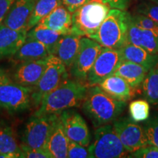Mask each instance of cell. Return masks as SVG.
Wrapping results in <instances>:
<instances>
[{"label":"cell","mask_w":158,"mask_h":158,"mask_svg":"<svg viewBox=\"0 0 158 158\" xmlns=\"http://www.w3.org/2000/svg\"><path fill=\"white\" fill-rule=\"evenodd\" d=\"M27 30H15L0 24V59L11 57L27 39Z\"/></svg>","instance_id":"obj_16"},{"label":"cell","mask_w":158,"mask_h":158,"mask_svg":"<svg viewBox=\"0 0 158 158\" xmlns=\"http://www.w3.org/2000/svg\"><path fill=\"white\" fill-rule=\"evenodd\" d=\"M88 86L76 79H65L43 98L34 114H59L64 110L78 107L86 97Z\"/></svg>","instance_id":"obj_2"},{"label":"cell","mask_w":158,"mask_h":158,"mask_svg":"<svg viewBox=\"0 0 158 158\" xmlns=\"http://www.w3.org/2000/svg\"><path fill=\"white\" fill-rule=\"evenodd\" d=\"M49 54L48 48L42 43L34 40L26 39L23 45L10 58L13 62L19 64L27 61L45 58Z\"/></svg>","instance_id":"obj_21"},{"label":"cell","mask_w":158,"mask_h":158,"mask_svg":"<svg viewBox=\"0 0 158 158\" xmlns=\"http://www.w3.org/2000/svg\"><path fill=\"white\" fill-rule=\"evenodd\" d=\"M72 13L65 6L61 5L41 19L37 24L62 35L69 34L72 27Z\"/></svg>","instance_id":"obj_17"},{"label":"cell","mask_w":158,"mask_h":158,"mask_svg":"<svg viewBox=\"0 0 158 158\" xmlns=\"http://www.w3.org/2000/svg\"><path fill=\"white\" fill-rule=\"evenodd\" d=\"M47 57L36 60L19 63L11 78L18 84L26 87L33 88L44 72Z\"/></svg>","instance_id":"obj_13"},{"label":"cell","mask_w":158,"mask_h":158,"mask_svg":"<svg viewBox=\"0 0 158 158\" xmlns=\"http://www.w3.org/2000/svg\"><path fill=\"white\" fill-rule=\"evenodd\" d=\"M68 142L59 114H57L45 143V150L51 158L68 157Z\"/></svg>","instance_id":"obj_15"},{"label":"cell","mask_w":158,"mask_h":158,"mask_svg":"<svg viewBox=\"0 0 158 158\" xmlns=\"http://www.w3.org/2000/svg\"><path fill=\"white\" fill-rule=\"evenodd\" d=\"M122 62L119 49L102 47L86 78L89 86L100 84L108 76L114 74Z\"/></svg>","instance_id":"obj_10"},{"label":"cell","mask_w":158,"mask_h":158,"mask_svg":"<svg viewBox=\"0 0 158 158\" xmlns=\"http://www.w3.org/2000/svg\"><path fill=\"white\" fill-rule=\"evenodd\" d=\"M143 95L146 100L152 105H158V70L155 68L148 71L142 83Z\"/></svg>","instance_id":"obj_27"},{"label":"cell","mask_w":158,"mask_h":158,"mask_svg":"<svg viewBox=\"0 0 158 158\" xmlns=\"http://www.w3.org/2000/svg\"><path fill=\"white\" fill-rule=\"evenodd\" d=\"M143 128L149 145L158 147V114L146 120Z\"/></svg>","instance_id":"obj_29"},{"label":"cell","mask_w":158,"mask_h":158,"mask_svg":"<svg viewBox=\"0 0 158 158\" xmlns=\"http://www.w3.org/2000/svg\"><path fill=\"white\" fill-rule=\"evenodd\" d=\"M149 105L147 100H136L129 105V112L134 122H144L149 117Z\"/></svg>","instance_id":"obj_28"},{"label":"cell","mask_w":158,"mask_h":158,"mask_svg":"<svg viewBox=\"0 0 158 158\" xmlns=\"http://www.w3.org/2000/svg\"><path fill=\"white\" fill-rule=\"evenodd\" d=\"M68 78V68L65 64L55 55L49 54L44 72L32 88V104L38 107L43 98Z\"/></svg>","instance_id":"obj_6"},{"label":"cell","mask_w":158,"mask_h":158,"mask_svg":"<svg viewBox=\"0 0 158 158\" xmlns=\"http://www.w3.org/2000/svg\"><path fill=\"white\" fill-rule=\"evenodd\" d=\"M98 86L110 96L124 102L130 100L133 94V89L124 78L115 74L108 76Z\"/></svg>","instance_id":"obj_23"},{"label":"cell","mask_w":158,"mask_h":158,"mask_svg":"<svg viewBox=\"0 0 158 158\" xmlns=\"http://www.w3.org/2000/svg\"><path fill=\"white\" fill-rule=\"evenodd\" d=\"M130 14L125 10L110 9L98 31L89 37L104 48H121L127 42Z\"/></svg>","instance_id":"obj_3"},{"label":"cell","mask_w":158,"mask_h":158,"mask_svg":"<svg viewBox=\"0 0 158 158\" xmlns=\"http://www.w3.org/2000/svg\"><path fill=\"white\" fill-rule=\"evenodd\" d=\"M68 157L86 158L89 157V152L86 147L81 145L76 142L69 140L68 147Z\"/></svg>","instance_id":"obj_32"},{"label":"cell","mask_w":158,"mask_h":158,"mask_svg":"<svg viewBox=\"0 0 158 158\" xmlns=\"http://www.w3.org/2000/svg\"><path fill=\"white\" fill-rule=\"evenodd\" d=\"M36 1L15 0L6 15L2 22L3 24L15 30H27L29 19L32 13Z\"/></svg>","instance_id":"obj_14"},{"label":"cell","mask_w":158,"mask_h":158,"mask_svg":"<svg viewBox=\"0 0 158 158\" xmlns=\"http://www.w3.org/2000/svg\"><path fill=\"white\" fill-rule=\"evenodd\" d=\"M148 71L140 64L122 61L114 74L124 78L133 89H136L143 83Z\"/></svg>","instance_id":"obj_24"},{"label":"cell","mask_w":158,"mask_h":158,"mask_svg":"<svg viewBox=\"0 0 158 158\" xmlns=\"http://www.w3.org/2000/svg\"><path fill=\"white\" fill-rule=\"evenodd\" d=\"M145 15L158 23V5L149 1H143L135 6V13Z\"/></svg>","instance_id":"obj_30"},{"label":"cell","mask_w":158,"mask_h":158,"mask_svg":"<svg viewBox=\"0 0 158 158\" xmlns=\"http://www.w3.org/2000/svg\"><path fill=\"white\" fill-rule=\"evenodd\" d=\"M125 107L126 102L113 98L98 85L88 86L82 102L83 111L96 128L114 122Z\"/></svg>","instance_id":"obj_1"},{"label":"cell","mask_w":158,"mask_h":158,"mask_svg":"<svg viewBox=\"0 0 158 158\" xmlns=\"http://www.w3.org/2000/svg\"><path fill=\"white\" fill-rule=\"evenodd\" d=\"M65 134L70 141L89 147L91 133L84 118L74 110L67 109L59 114Z\"/></svg>","instance_id":"obj_12"},{"label":"cell","mask_w":158,"mask_h":158,"mask_svg":"<svg viewBox=\"0 0 158 158\" xmlns=\"http://www.w3.org/2000/svg\"><path fill=\"white\" fill-rule=\"evenodd\" d=\"M119 51L121 53L122 61L140 64L147 70L155 68L158 64V54H152L128 41L119 48Z\"/></svg>","instance_id":"obj_18"},{"label":"cell","mask_w":158,"mask_h":158,"mask_svg":"<svg viewBox=\"0 0 158 158\" xmlns=\"http://www.w3.org/2000/svg\"><path fill=\"white\" fill-rule=\"evenodd\" d=\"M155 67H156V68H157V70H158V64H157V65H156Z\"/></svg>","instance_id":"obj_39"},{"label":"cell","mask_w":158,"mask_h":158,"mask_svg":"<svg viewBox=\"0 0 158 158\" xmlns=\"http://www.w3.org/2000/svg\"><path fill=\"white\" fill-rule=\"evenodd\" d=\"M0 158H21V152L13 128L0 122Z\"/></svg>","instance_id":"obj_22"},{"label":"cell","mask_w":158,"mask_h":158,"mask_svg":"<svg viewBox=\"0 0 158 158\" xmlns=\"http://www.w3.org/2000/svg\"><path fill=\"white\" fill-rule=\"evenodd\" d=\"M62 35L58 31L37 24L27 31V39L42 43L48 48L49 54H52L57 42Z\"/></svg>","instance_id":"obj_25"},{"label":"cell","mask_w":158,"mask_h":158,"mask_svg":"<svg viewBox=\"0 0 158 158\" xmlns=\"http://www.w3.org/2000/svg\"><path fill=\"white\" fill-rule=\"evenodd\" d=\"M127 41L145 49L152 54H158V36L152 31L136 26L130 19V14Z\"/></svg>","instance_id":"obj_20"},{"label":"cell","mask_w":158,"mask_h":158,"mask_svg":"<svg viewBox=\"0 0 158 158\" xmlns=\"http://www.w3.org/2000/svg\"><path fill=\"white\" fill-rule=\"evenodd\" d=\"M130 19L136 26L140 28L150 31L158 36V23L145 15L133 13L130 14Z\"/></svg>","instance_id":"obj_31"},{"label":"cell","mask_w":158,"mask_h":158,"mask_svg":"<svg viewBox=\"0 0 158 158\" xmlns=\"http://www.w3.org/2000/svg\"><path fill=\"white\" fill-rule=\"evenodd\" d=\"M102 46L89 37H81L80 46L73 62L69 69L70 76L86 84V78Z\"/></svg>","instance_id":"obj_8"},{"label":"cell","mask_w":158,"mask_h":158,"mask_svg":"<svg viewBox=\"0 0 158 158\" xmlns=\"http://www.w3.org/2000/svg\"><path fill=\"white\" fill-rule=\"evenodd\" d=\"M128 157L135 158H158V147L149 144L130 153Z\"/></svg>","instance_id":"obj_34"},{"label":"cell","mask_w":158,"mask_h":158,"mask_svg":"<svg viewBox=\"0 0 158 158\" xmlns=\"http://www.w3.org/2000/svg\"><path fill=\"white\" fill-rule=\"evenodd\" d=\"M113 127L127 152L132 153L149 145L143 127L133 119L121 118L114 122Z\"/></svg>","instance_id":"obj_11"},{"label":"cell","mask_w":158,"mask_h":158,"mask_svg":"<svg viewBox=\"0 0 158 158\" xmlns=\"http://www.w3.org/2000/svg\"><path fill=\"white\" fill-rule=\"evenodd\" d=\"M32 88L21 86L0 68V108L9 113H19L32 106Z\"/></svg>","instance_id":"obj_5"},{"label":"cell","mask_w":158,"mask_h":158,"mask_svg":"<svg viewBox=\"0 0 158 158\" xmlns=\"http://www.w3.org/2000/svg\"><path fill=\"white\" fill-rule=\"evenodd\" d=\"M57 114H34L26 124L22 135L23 144L35 149H45L54 118Z\"/></svg>","instance_id":"obj_9"},{"label":"cell","mask_w":158,"mask_h":158,"mask_svg":"<svg viewBox=\"0 0 158 158\" xmlns=\"http://www.w3.org/2000/svg\"><path fill=\"white\" fill-rule=\"evenodd\" d=\"M149 1L152 2L157 4V5H158V0H149Z\"/></svg>","instance_id":"obj_38"},{"label":"cell","mask_w":158,"mask_h":158,"mask_svg":"<svg viewBox=\"0 0 158 158\" xmlns=\"http://www.w3.org/2000/svg\"><path fill=\"white\" fill-rule=\"evenodd\" d=\"M110 7L100 0H89L72 13L71 32L80 37H89L98 31Z\"/></svg>","instance_id":"obj_4"},{"label":"cell","mask_w":158,"mask_h":158,"mask_svg":"<svg viewBox=\"0 0 158 158\" xmlns=\"http://www.w3.org/2000/svg\"><path fill=\"white\" fill-rule=\"evenodd\" d=\"M15 1V0H0V24L2 23L6 15Z\"/></svg>","instance_id":"obj_36"},{"label":"cell","mask_w":158,"mask_h":158,"mask_svg":"<svg viewBox=\"0 0 158 158\" xmlns=\"http://www.w3.org/2000/svg\"><path fill=\"white\" fill-rule=\"evenodd\" d=\"M108 5L110 8L126 10L130 5V0H100Z\"/></svg>","instance_id":"obj_35"},{"label":"cell","mask_w":158,"mask_h":158,"mask_svg":"<svg viewBox=\"0 0 158 158\" xmlns=\"http://www.w3.org/2000/svg\"><path fill=\"white\" fill-rule=\"evenodd\" d=\"M81 38V37L73 33L63 35L53 51L52 54L58 57L68 69H70L76 58L80 46Z\"/></svg>","instance_id":"obj_19"},{"label":"cell","mask_w":158,"mask_h":158,"mask_svg":"<svg viewBox=\"0 0 158 158\" xmlns=\"http://www.w3.org/2000/svg\"><path fill=\"white\" fill-rule=\"evenodd\" d=\"M21 158H51L48 153L43 149H35L25 144L20 145Z\"/></svg>","instance_id":"obj_33"},{"label":"cell","mask_w":158,"mask_h":158,"mask_svg":"<svg viewBox=\"0 0 158 158\" xmlns=\"http://www.w3.org/2000/svg\"><path fill=\"white\" fill-rule=\"evenodd\" d=\"M88 149L91 158H119L127 153L110 124L96 128L94 141Z\"/></svg>","instance_id":"obj_7"},{"label":"cell","mask_w":158,"mask_h":158,"mask_svg":"<svg viewBox=\"0 0 158 158\" xmlns=\"http://www.w3.org/2000/svg\"><path fill=\"white\" fill-rule=\"evenodd\" d=\"M61 5H62V0H37L27 23V31Z\"/></svg>","instance_id":"obj_26"},{"label":"cell","mask_w":158,"mask_h":158,"mask_svg":"<svg viewBox=\"0 0 158 158\" xmlns=\"http://www.w3.org/2000/svg\"><path fill=\"white\" fill-rule=\"evenodd\" d=\"M88 1L89 0H62V5L65 6L71 13H73L79 7Z\"/></svg>","instance_id":"obj_37"}]
</instances>
